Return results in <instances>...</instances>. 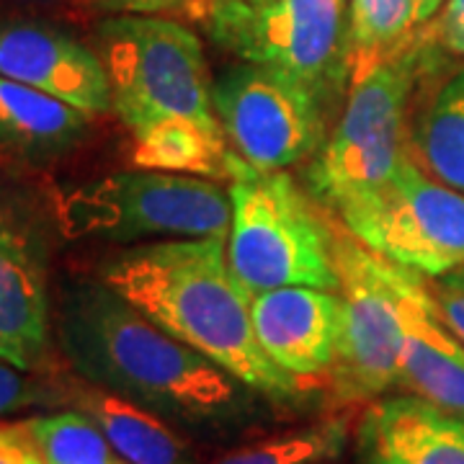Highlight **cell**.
<instances>
[{"label": "cell", "instance_id": "2e32d148", "mask_svg": "<svg viewBox=\"0 0 464 464\" xmlns=\"http://www.w3.org/2000/svg\"><path fill=\"white\" fill-rule=\"evenodd\" d=\"M65 405L88 415L130 464H197L199 454L163 415L70 372Z\"/></svg>", "mask_w": 464, "mask_h": 464}, {"label": "cell", "instance_id": "44dd1931", "mask_svg": "<svg viewBox=\"0 0 464 464\" xmlns=\"http://www.w3.org/2000/svg\"><path fill=\"white\" fill-rule=\"evenodd\" d=\"M44 464H130L81 411L32 415L24 420Z\"/></svg>", "mask_w": 464, "mask_h": 464}, {"label": "cell", "instance_id": "484cf974", "mask_svg": "<svg viewBox=\"0 0 464 464\" xmlns=\"http://www.w3.org/2000/svg\"><path fill=\"white\" fill-rule=\"evenodd\" d=\"M88 3L114 14H160L179 8V0H88Z\"/></svg>", "mask_w": 464, "mask_h": 464}, {"label": "cell", "instance_id": "9c48e42d", "mask_svg": "<svg viewBox=\"0 0 464 464\" xmlns=\"http://www.w3.org/2000/svg\"><path fill=\"white\" fill-rule=\"evenodd\" d=\"M346 0H212L199 24L243 63L320 85L346 67Z\"/></svg>", "mask_w": 464, "mask_h": 464}, {"label": "cell", "instance_id": "cb8c5ba5", "mask_svg": "<svg viewBox=\"0 0 464 464\" xmlns=\"http://www.w3.org/2000/svg\"><path fill=\"white\" fill-rule=\"evenodd\" d=\"M0 464H44L24 420H0Z\"/></svg>", "mask_w": 464, "mask_h": 464}, {"label": "cell", "instance_id": "6da1fadb", "mask_svg": "<svg viewBox=\"0 0 464 464\" xmlns=\"http://www.w3.org/2000/svg\"><path fill=\"white\" fill-rule=\"evenodd\" d=\"M54 335L75 377L170 423L204 426L243 408L246 384L155 325L101 279L63 289Z\"/></svg>", "mask_w": 464, "mask_h": 464}, {"label": "cell", "instance_id": "7a4b0ae2", "mask_svg": "<svg viewBox=\"0 0 464 464\" xmlns=\"http://www.w3.org/2000/svg\"><path fill=\"white\" fill-rule=\"evenodd\" d=\"M101 282L253 392L274 400L304 392V382L274 364L256 338L250 297L227 258V235L121 250L101 266Z\"/></svg>", "mask_w": 464, "mask_h": 464}, {"label": "cell", "instance_id": "52a82bcc", "mask_svg": "<svg viewBox=\"0 0 464 464\" xmlns=\"http://www.w3.org/2000/svg\"><path fill=\"white\" fill-rule=\"evenodd\" d=\"M333 261L343 313L331 369L323 380L341 405L377 400L400 384L398 264L366 248L343 225L333 227Z\"/></svg>", "mask_w": 464, "mask_h": 464}, {"label": "cell", "instance_id": "603a6c76", "mask_svg": "<svg viewBox=\"0 0 464 464\" xmlns=\"http://www.w3.org/2000/svg\"><path fill=\"white\" fill-rule=\"evenodd\" d=\"M431 295L441 320L464 343V266L449 271L444 276H436Z\"/></svg>", "mask_w": 464, "mask_h": 464}, {"label": "cell", "instance_id": "f1b7e54d", "mask_svg": "<svg viewBox=\"0 0 464 464\" xmlns=\"http://www.w3.org/2000/svg\"><path fill=\"white\" fill-rule=\"evenodd\" d=\"M441 3H444V0H423V5H426V14H429V16H433V14L439 11V5H441Z\"/></svg>", "mask_w": 464, "mask_h": 464}, {"label": "cell", "instance_id": "d4e9b609", "mask_svg": "<svg viewBox=\"0 0 464 464\" xmlns=\"http://www.w3.org/2000/svg\"><path fill=\"white\" fill-rule=\"evenodd\" d=\"M429 34L439 47L451 54H464V0H447Z\"/></svg>", "mask_w": 464, "mask_h": 464}, {"label": "cell", "instance_id": "83f0119b", "mask_svg": "<svg viewBox=\"0 0 464 464\" xmlns=\"http://www.w3.org/2000/svg\"><path fill=\"white\" fill-rule=\"evenodd\" d=\"M209 3H212V0H188V3H186V8H183V14H186V16H191L194 21H199L201 14L207 11V5H209Z\"/></svg>", "mask_w": 464, "mask_h": 464}, {"label": "cell", "instance_id": "30bf717a", "mask_svg": "<svg viewBox=\"0 0 464 464\" xmlns=\"http://www.w3.org/2000/svg\"><path fill=\"white\" fill-rule=\"evenodd\" d=\"M212 109L235 152L256 168L302 163L323 140L315 85L271 65L240 63L212 83Z\"/></svg>", "mask_w": 464, "mask_h": 464}, {"label": "cell", "instance_id": "5b68a950", "mask_svg": "<svg viewBox=\"0 0 464 464\" xmlns=\"http://www.w3.org/2000/svg\"><path fill=\"white\" fill-rule=\"evenodd\" d=\"M230 194L212 179L119 170L83 183L57 199L67 237L140 243L150 237H212L230 230Z\"/></svg>", "mask_w": 464, "mask_h": 464}, {"label": "cell", "instance_id": "9a60e30c", "mask_svg": "<svg viewBox=\"0 0 464 464\" xmlns=\"http://www.w3.org/2000/svg\"><path fill=\"white\" fill-rule=\"evenodd\" d=\"M359 464H464V420L418 395L374 400L356 429Z\"/></svg>", "mask_w": 464, "mask_h": 464}, {"label": "cell", "instance_id": "ac0fdd59", "mask_svg": "<svg viewBox=\"0 0 464 464\" xmlns=\"http://www.w3.org/2000/svg\"><path fill=\"white\" fill-rule=\"evenodd\" d=\"M132 163L145 170L230 179L232 150L219 121L166 116L132 132Z\"/></svg>", "mask_w": 464, "mask_h": 464}, {"label": "cell", "instance_id": "f546056e", "mask_svg": "<svg viewBox=\"0 0 464 464\" xmlns=\"http://www.w3.org/2000/svg\"><path fill=\"white\" fill-rule=\"evenodd\" d=\"M186 3H188V0H179V8H181V11L186 8Z\"/></svg>", "mask_w": 464, "mask_h": 464}, {"label": "cell", "instance_id": "8fae6325", "mask_svg": "<svg viewBox=\"0 0 464 464\" xmlns=\"http://www.w3.org/2000/svg\"><path fill=\"white\" fill-rule=\"evenodd\" d=\"M52 317L44 227L29 207L0 194V359L42 374L63 372Z\"/></svg>", "mask_w": 464, "mask_h": 464}, {"label": "cell", "instance_id": "ffe728a7", "mask_svg": "<svg viewBox=\"0 0 464 464\" xmlns=\"http://www.w3.org/2000/svg\"><path fill=\"white\" fill-rule=\"evenodd\" d=\"M346 415H333L302 429L274 433L264 441L232 449L212 464H328L343 454L348 444Z\"/></svg>", "mask_w": 464, "mask_h": 464}, {"label": "cell", "instance_id": "e0dca14e", "mask_svg": "<svg viewBox=\"0 0 464 464\" xmlns=\"http://www.w3.org/2000/svg\"><path fill=\"white\" fill-rule=\"evenodd\" d=\"M96 116L32 85L0 75V152L24 163H50L81 145Z\"/></svg>", "mask_w": 464, "mask_h": 464}, {"label": "cell", "instance_id": "7c38bea8", "mask_svg": "<svg viewBox=\"0 0 464 464\" xmlns=\"http://www.w3.org/2000/svg\"><path fill=\"white\" fill-rule=\"evenodd\" d=\"M0 75L91 116L111 111V88L99 52L44 21H0Z\"/></svg>", "mask_w": 464, "mask_h": 464}, {"label": "cell", "instance_id": "4fadbf2b", "mask_svg": "<svg viewBox=\"0 0 464 464\" xmlns=\"http://www.w3.org/2000/svg\"><path fill=\"white\" fill-rule=\"evenodd\" d=\"M338 292L282 286L250 299V320L266 356L299 382L328 374L341 333Z\"/></svg>", "mask_w": 464, "mask_h": 464}, {"label": "cell", "instance_id": "d6986e66", "mask_svg": "<svg viewBox=\"0 0 464 464\" xmlns=\"http://www.w3.org/2000/svg\"><path fill=\"white\" fill-rule=\"evenodd\" d=\"M408 152L436 181L464 194V67L420 109L408 134Z\"/></svg>", "mask_w": 464, "mask_h": 464}, {"label": "cell", "instance_id": "ba28073f", "mask_svg": "<svg viewBox=\"0 0 464 464\" xmlns=\"http://www.w3.org/2000/svg\"><path fill=\"white\" fill-rule=\"evenodd\" d=\"M366 248L423 276L464 266V194L436 181L408 155L372 191L335 207Z\"/></svg>", "mask_w": 464, "mask_h": 464}, {"label": "cell", "instance_id": "4316f807", "mask_svg": "<svg viewBox=\"0 0 464 464\" xmlns=\"http://www.w3.org/2000/svg\"><path fill=\"white\" fill-rule=\"evenodd\" d=\"M63 0H0V8H50Z\"/></svg>", "mask_w": 464, "mask_h": 464}, {"label": "cell", "instance_id": "3957f363", "mask_svg": "<svg viewBox=\"0 0 464 464\" xmlns=\"http://www.w3.org/2000/svg\"><path fill=\"white\" fill-rule=\"evenodd\" d=\"M230 237L227 258L250 299L282 286L338 292L333 225L282 170L230 158Z\"/></svg>", "mask_w": 464, "mask_h": 464}, {"label": "cell", "instance_id": "277c9868", "mask_svg": "<svg viewBox=\"0 0 464 464\" xmlns=\"http://www.w3.org/2000/svg\"><path fill=\"white\" fill-rule=\"evenodd\" d=\"M111 111L132 132L166 116L219 121L197 34L155 14H116L93 32Z\"/></svg>", "mask_w": 464, "mask_h": 464}, {"label": "cell", "instance_id": "8992f818", "mask_svg": "<svg viewBox=\"0 0 464 464\" xmlns=\"http://www.w3.org/2000/svg\"><path fill=\"white\" fill-rule=\"evenodd\" d=\"M429 29L413 44L351 83L348 103L333 137L307 168L310 191L338 207L384 183L408 152V106L429 42Z\"/></svg>", "mask_w": 464, "mask_h": 464}, {"label": "cell", "instance_id": "5bb4252c", "mask_svg": "<svg viewBox=\"0 0 464 464\" xmlns=\"http://www.w3.org/2000/svg\"><path fill=\"white\" fill-rule=\"evenodd\" d=\"M400 387L464 420V343L439 315L431 289L398 266Z\"/></svg>", "mask_w": 464, "mask_h": 464}, {"label": "cell", "instance_id": "7402d4cb", "mask_svg": "<svg viewBox=\"0 0 464 464\" xmlns=\"http://www.w3.org/2000/svg\"><path fill=\"white\" fill-rule=\"evenodd\" d=\"M65 372L42 374L0 359V418L34 405H65Z\"/></svg>", "mask_w": 464, "mask_h": 464}]
</instances>
